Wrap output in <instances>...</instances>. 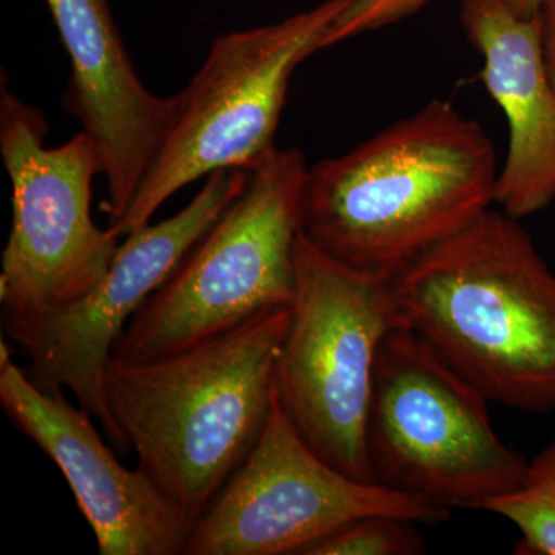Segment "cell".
Masks as SVG:
<instances>
[{"label":"cell","instance_id":"cell-1","mask_svg":"<svg viewBox=\"0 0 555 555\" xmlns=\"http://www.w3.org/2000/svg\"><path fill=\"white\" fill-rule=\"evenodd\" d=\"M491 138L451 102H427L310 167L302 233L328 257L393 280L495 203Z\"/></svg>","mask_w":555,"mask_h":555},{"label":"cell","instance_id":"cell-2","mask_svg":"<svg viewBox=\"0 0 555 555\" xmlns=\"http://www.w3.org/2000/svg\"><path fill=\"white\" fill-rule=\"evenodd\" d=\"M291 306L149 361L109 358V414L138 467L190 526L257 444L275 400Z\"/></svg>","mask_w":555,"mask_h":555},{"label":"cell","instance_id":"cell-3","mask_svg":"<svg viewBox=\"0 0 555 555\" xmlns=\"http://www.w3.org/2000/svg\"><path fill=\"white\" fill-rule=\"evenodd\" d=\"M392 291L404 326L489 401L555 411V273L520 219L489 208Z\"/></svg>","mask_w":555,"mask_h":555},{"label":"cell","instance_id":"cell-4","mask_svg":"<svg viewBox=\"0 0 555 555\" xmlns=\"http://www.w3.org/2000/svg\"><path fill=\"white\" fill-rule=\"evenodd\" d=\"M309 164L275 149L247 188L179 261L127 324L113 357L149 361L232 331L266 310L288 308Z\"/></svg>","mask_w":555,"mask_h":555},{"label":"cell","instance_id":"cell-5","mask_svg":"<svg viewBox=\"0 0 555 555\" xmlns=\"http://www.w3.org/2000/svg\"><path fill=\"white\" fill-rule=\"evenodd\" d=\"M489 398L406 326L379 347L366 425L372 483L444 509L483 511L520 485L528 460L507 447Z\"/></svg>","mask_w":555,"mask_h":555},{"label":"cell","instance_id":"cell-6","mask_svg":"<svg viewBox=\"0 0 555 555\" xmlns=\"http://www.w3.org/2000/svg\"><path fill=\"white\" fill-rule=\"evenodd\" d=\"M352 2L324 0L275 24L218 36L198 72L173 94L166 141L113 228L126 238L189 184L218 171L257 169L276 149L292 75L324 50L332 22Z\"/></svg>","mask_w":555,"mask_h":555},{"label":"cell","instance_id":"cell-7","mask_svg":"<svg viewBox=\"0 0 555 555\" xmlns=\"http://www.w3.org/2000/svg\"><path fill=\"white\" fill-rule=\"evenodd\" d=\"M291 318L275 367V396L318 455L371 480L366 425L379 347L404 326L390 278L328 257L299 233Z\"/></svg>","mask_w":555,"mask_h":555},{"label":"cell","instance_id":"cell-8","mask_svg":"<svg viewBox=\"0 0 555 555\" xmlns=\"http://www.w3.org/2000/svg\"><path fill=\"white\" fill-rule=\"evenodd\" d=\"M46 115L0 90V155L11 182V229L2 254L3 313L67 308L107 275L124 236L91 217L96 147L83 131L47 147Z\"/></svg>","mask_w":555,"mask_h":555},{"label":"cell","instance_id":"cell-9","mask_svg":"<svg viewBox=\"0 0 555 555\" xmlns=\"http://www.w3.org/2000/svg\"><path fill=\"white\" fill-rule=\"evenodd\" d=\"M250 171L241 170L210 175L195 198L173 217L127 235L107 275L67 308L2 315L3 334L27 358L31 382L47 392L68 390L120 455L131 449L104 393L105 369L116 341L193 244L244 192Z\"/></svg>","mask_w":555,"mask_h":555},{"label":"cell","instance_id":"cell-10","mask_svg":"<svg viewBox=\"0 0 555 555\" xmlns=\"http://www.w3.org/2000/svg\"><path fill=\"white\" fill-rule=\"evenodd\" d=\"M375 514L436 526L451 511L341 473L306 443L275 396L257 444L192 525L184 555H305Z\"/></svg>","mask_w":555,"mask_h":555},{"label":"cell","instance_id":"cell-11","mask_svg":"<svg viewBox=\"0 0 555 555\" xmlns=\"http://www.w3.org/2000/svg\"><path fill=\"white\" fill-rule=\"evenodd\" d=\"M14 347L0 343V404L14 426L53 460L101 555H184L189 521L167 502L139 467L119 462L96 420L67 400L65 390L40 389L13 361Z\"/></svg>","mask_w":555,"mask_h":555},{"label":"cell","instance_id":"cell-12","mask_svg":"<svg viewBox=\"0 0 555 555\" xmlns=\"http://www.w3.org/2000/svg\"><path fill=\"white\" fill-rule=\"evenodd\" d=\"M67 51L62 105L96 147L107 184L102 210L118 224L156 156L173 118V96L153 93L134 68L109 0H43Z\"/></svg>","mask_w":555,"mask_h":555},{"label":"cell","instance_id":"cell-13","mask_svg":"<svg viewBox=\"0 0 555 555\" xmlns=\"http://www.w3.org/2000/svg\"><path fill=\"white\" fill-rule=\"evenodd\" d=\"M460 24L483 57L480 80L509 127L495 203L509 217H531L555 201V90L539 16L518 17L506 0H460Z\"/></svg>","mask_w":555,"mask_h":555},{"label":"cell","instance_id":"cell-14","mask_svg":"<svg viewBox=\"0 0 555 555\" xmlns=\"http://www.w3.org/2000/svg\"><path fill=\"white\" fill-rule=\"evenodd\" d=\"M483 511L516 526V554L555 555V440L528 460L516 489L489 500Z\"/></svg>","mask_w":555,"mask_h":555},{"label":"cell","instance_id":"cell-15","mask_svg":"<svg viewBox=\"0 0 555 555\" xmlns=\"http://www.w3.org/2000/svg\"><path fill=\"white\" fill-rule=\"evenodd\" d=\"M418 524L375 514L350 521L305 555H420L426 553Z\"/></svg>","mask_w":555,"mask_h":555},{"label":"cell","instance_id":"cell-16","mask_svg":"<svg viewBox=\"0 0 555 555\" xmlns=\"http://www.w3.org/2000/svg\"><path fill=\"white\" fill-rule=\"evenodd\" d=\"M430 2L433 0H353L332 22L324 49L408 20Z\"/></svg>","mask_w":555,"mask_h":555},{"label":"cell","instance_id":"cell-17","mask_svg":"<svg viewBox=\"0 0 555 555\" xmlns=\"http://www.w3.org/2000/svg\"><path fill=\"white\" fill-rule=\"evenodd\" d=\"M540 40L547 78L555 90V0H546L539 13Z\"/></svg>","mask_w":555,"mask_h":555},{"label":"cell","instance_id":"cell-18","mask_svg":"<svg viewBox=\"0 0 555 555\" xmlns=\"http://www.w3.org/2000/svg\"><path fill=\"white\" fill-rule=\"evenodd\" d=\"M545 2L546 0H506L507 7L513 10V13L524 20H534L539 16Z\"/></svg>","mask_w":555,"mask_h":555}]
</instances>
